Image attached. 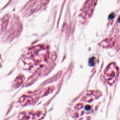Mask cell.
Masks as SVG:
<instances>
[{"label":"cell","mask_w":120,"mask_h":120,"mask_svg":"<svg viewBox=\"0 0 120 120\" xmlns=\"http://www.w3.org/2000/svg\"><path fill=\"white\" fill-rule=\"evenodd\" d=\"M49 56L48 48L45 45H38L30 49L23 59L30 61L28 64L31 66H41L47 61Z\"/></svg>","instance_id":"1"},{"label":"cell","mask_w":120,"mask_h":120,"mask_svg":"<svg viewBox=\"0 0 120 120\" xmlns=\"http://www.w3.org/2000/svg\"><path fill=\"white\" fill-rule=\"evenodd\" d=\"M97 0H87L81 10L80 16L83 19L87 20L92 14Z\"/></svg>","instance_id":"2"},{"label":"cell","mask_w":120,"mask_h":120,"mask_svg":"<svg viewBox=\"0 0 120 120\" xmlns=\"http://www.w3.org/2000/svg\"><path fill=\"white\" fill-rule=\"evenodd\" d=\"M90 65H93L95 63V57H92L90 59Z\"/></svg>","instance_id":"3"},{"label":"cell","mask_w":120,"mask_h":120,"mask_svg":"<svg viewBox=\"0 0 120 120\" xmlns=\"http://www.w3.org/2000/svg\"><path fill=\"white\" fill-rule=\"evenodd\" d=\"M114 15H114V13H112V14H111L109 15V19H113V18H114Z\"/></svg>","instance_id":"4"},{"label":"cell","mask_w":120,"mask_h":120,"mask_svg":"<svg viewBox=\"0 0 120 120\" xmlns=\"http://www.w3.org/2000/svg\"><path fill=\"white\" fill-rule=\"evenodd\" d=\"M118 22H120V16L119 17V18H118Z\"/></svg>","instance_id":"5"}]
</instances>
